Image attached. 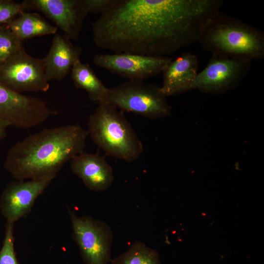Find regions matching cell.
<instances>
[{"label": "cell", "mask_w": 264, "mask_h": 264, "mask_svg": "<svg viewBox=\"0 0 264 264\" xmlns=\"http://www.w3.org/2000/svg\"><path fill=\"white\" fill-rule=\"evenodd\" d=\"M25 10L22 2L0 0V25L7 24Z\"/></svg>", "instance_id": "cell-21"}, {"label": "cell", "mask_w": 264, "mask_h": 264, "mask_svg": "<svg viewBox=\"0 0 264 264\" xmlns=\"http://www.w3.org/2000/svg\"><path fill=\"white\" fill-rule=\"evenodd\" d=\"M251 60L212 54L206 67L198 73L189 90L220 94L237 87L250 69Z\"/></svg>", "instance_id": "cell-7"}, {"label": "cell", "mask_w": 264, "mask_h": 264, "mask_svg": "<svg viewBox=\"0 0 264 264\" xmlns=\"http://www.w3.org/2000/svg\"><path fill=\"white\" fill-rule=\"evenodd\" d=\"M110 262L111 264H161L157 251L140 241L134 242L127 251Z\"/></svg>", "instance_id": "cell-18"}, {"label": "cell", "mask_w": 264, "mask_h": 264, "mask_svg": "<svg viewBox=\"0 0 264 264\" xmlns=\"http://www.w3.org/2000/svg\"><path fill=\"white\" fill-rule=\"evenodd\" d=\"M71 78L77 88L87 92L90 100L98 103L102 102L108 88L88 64L80 60L76 62L71 70Z\"/></svg>", "instance_id": "cell-17"}, {"label": "cell", "mask_w": 264, "mask_h": 264, "mask_svg": "<svg viewBox=\"0 0 264 264\" xmlns=\"http://www.w3.org/2000/svg\"><path fill=\"white\" fill-rule=\"evenodd\" d=\"M198 42L204 50L222 57L251 61L264 58V32L221 14L209 21Z\"/></svg>", "instance_id": "cell-3"}, {"label": "cell", "mask_w": 264, "mask_h": 264, "mask_svg": "<svg viewBox=\"0 0 264 264\" xmlns=\"http://www.w3.org/2000/svg\"><path fill=\"white\" fill-rule=\"evenodd\" d=\"M88 134L78 124L44 129L12 146L4 168L17 180L56 176L66 162L84 152Z\"/></svg>", "instance_id": "cell-2"}, {"label": "cell", "mask_w": 264, "mask_h": 264, "mask_svg": "<svg viewBox=\"0 0 264 264\" xmlns=\"http://www.w3.org/2000/svg\"><path fill=\"white\" fill-rule=\"evenodd\" d=\"M81 52L82 48L73 45L64 35L56 34L48 53L43 58L48 81L64 79L71 72L75 62L80 60Z\"/></svg>", "instance_id": "cell-15"}, {"label": "cell", "mask_w": 264, "mask_h": 264, "mask_svg": "<svg viewBox=\"0 0 264 264\" xmlns=\"http://www.w3.org/2000/svg\"><path fill=\"white\" fill-rule=\"evenodd\" d=\"M102 102L111 104L123 112L151 119L167 116L172 109L159 87L139 80H129L108 88Z\"/></svg>", "instance_id": "cell-5"}, {"label": "cell", "mask_w": 264, "mask_h": 264, "mask_svg": "<svg viewBox=\"0 0 264 264\" xmlns=\"http://www.w3.org/2000/svg\"><path fill=\"white\" fill-rule=\"evenodd\" d=\"M87 13H104L111 8L116 0H82Z\"/></svg>", "instance_id": "cell-22"}, {"label": "cell", "mask_w": 264, "mask_h": 264, "mask_svg": "<svg viewBox=\"0 0 264 264\" xmlns=\"http://www.w3.org/2000/svg\"><path fill=\"white\" fill-rule=\"evenodd\" d=\"M55 113L40 98L16 92L0 83V116L10 126L31 128Z\"/></svg>", "instance_id": "cell-9"}, {"label": "cell", "mask_w": 264, "mask_h": 264, "mask_svg": "<svg viewBox=\"0 0 264 264\" xmlns=\"http://www.w3.org/2000/svg\"><path fill=\"white\" fill-rule=\"evenodd\" d=\"M72 236L86 264H108L110 261L113 234L105 222L90 217L78 216L68 209Z\"/></svg>", "instance_id": "cell-6"}, {"label": "cell", "mask_w": 264, "mask_h": 264, "mask_svg": "<svg viewBox=\"0 0 264 264\" xmlns=\"http://www.w3.org/2000/svg\"><path fill=\"white\" fill-rule=\"evenodd\" d=\"M10 124L4 118L0 116V141L6 136V130Z\"/></svg>", "instance_id": "cell-23"}, {"label": "cell", "mask_w": 264, "mask_h": 264, "mask_svg": "<svg viewBox=\"0 0 264 264\" xmlns=\"http://www.w3.org/2000/svg\"><path fill=\"white\" fill-rule=\"evenodd\" d=\"M22 46L7 24L0 25V66Z\"/></svg>", "instance_id": "cell-19"}, {"label": "cell", "mask_w": 264, "mask_h": 264, "mask_svg": "<svg viewBox=\"0 0 264 264\" xmlns=\"http://www.w3.org/2000/svg\"><path fill=\"white\" fill-rule=\"evenodd\" d=\"M13 33L20 41L53 34L57 27L47 22L39 14L23 11L7 24Z\"/></svg>", "instance_id": "cell-16"}, {"label": "cell", "mask_w": 264, "mask_h": 264, "mask_svg": "<svg viewBox=\"0 0 264 264\" xmlns=\"http://www.w3.org/2000/svg\"><path fill=\"white\" fill-rule=\"evenodd\" d=\"M48 176L7 184L0 198V210L6 221L14 223L31 211L35 201L55 177Z\"/></svg>", "instance_id": "cell-11"}, {"label": "cell", "mask_w": 264, "mask_h": 264, "mask_svg": "<svg viewBox=\"0 0 264 264\" xmlns=\"http://www.w3.org/2000/svg\"><path fill=\"white\" fill-rule=\"evenodd\" d=\"M172 59L129 53L98 54L94 65L129 80H144L162 72Z\"/></svg>", "instance_id": "cell-10"}, {"label": "cell", "mask_w": 264, "mask_h": 264, "mask_svg": "<svg viewBox=\"0 0 264 264\" xmlns=\"http://www.w3.org/2000/svg\"><path fill=\"white\" fill-rule=\"evenodd\" d=\"M14 224L6 221L4 238L0 250V264H19L14 248Z\"/></svg>", "instance_id": "cell-20"}, {"label": "cell", "mask_w": 264, "mask_h": 264, "mask_svg": "<svg viewBox=\"0 0 264 264\" xmlns=\"http://www.w3.org/2000/svg\"><path fill=\"white\" fill-rule=\"evenodd\" d=\"M220 0H116L92 24L93 40L114 53L167 56L198 42Z\"/></svg>", "instance_id": "cell-1"}, {"label": "cell", "mask_w": 264, "mask_h": 264, "mask_svg": "<svg viewBox=\"0 0 264 264\" xmlns=\"http://www.w3.org/2000/svg\"><path fill=\"white\" fill-rule=\"evenodd\" d=\"M0 83L16 92L47 91L50 87L44 60L34 57L23 47L0 66Z\"/></svg>", "instance_id": "cell-8"}, {"label": "cell", "mask_w": 264, "mask_h": 264, "mask_svg": "<svg viewBox=\"0 0 264 264\" xmlns=\"http://www.w3.org/2000/svg\"><path fill=\"white\" fill-rule=\"evenodd\" d=\"M25 10L43 13L62 30L69 40L78 38L88 14L82 0H25Z\"/></svg>", "instance_id": "cell-12"}, {"label": "cell", "mask_w": 264, "mask_h": 264, "mask_svg": "<svg viewBox=\"0 0 264 264\" xmlns=\"http://www.w3.org/2000/svg\"><path fill=\"white\" fill-rule=\"evenodd\" d=\"M88 133L108 155L127 162L135 161L143 152L140 139L122 111L100 102L89 116Z\"/></svg>", "instance_id": "cell-4"}, {"label": "cell", "mask_w": 264, "mask_h": 264, "mask_svg": "<svg viewBox=\"0 0 264 264\" xmlns=\"http://www.w3.org/2000/svg\"><path fill=\"white\" fill-rule=\"evenodd\" d=\"M72 172L90 190L102 192L112 184V169L104 157L98 154L83 152L70 161Z\"/></svg>", "instance_id": "cell-13"}, {"label": "cell", "mask_w": 264, "mask_h": 264, "mask_svg": "<svg viewBox=\"0 0 264 264\" xmlns=\"http://www.w3.org/2000/svg\"><path fill=\"white\" fill-rule=\"evenodd\" d=\"M198 61L196 55L184 52L172 60L163 71V81L159 87L165 97L189 90L198 74Z\"/></svg>", "instance_id": "cell-14"}]
</instances>
